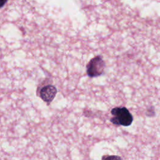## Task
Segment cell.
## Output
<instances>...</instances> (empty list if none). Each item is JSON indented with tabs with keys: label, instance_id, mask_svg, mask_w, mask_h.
<instances>
[{
	"label": "cell",
	"instance_id": "obj_1",
	"mask_svg": "<svg viewBox=\"0 0 160 160\" xmlns=\"http://www.w3.org/2000/svg\"><path fill=\"white\" fill-rule=\"evenodd\" d=\"M111 113L113 117L110 119V121L116 125L129 126L132 124L133 118L125 107H116L112 109Z\"/></svg>",
	"mask_w": 160,
	"mask_h": 160
},
{
	"label": "cell",
	"instance_id": "obj_2",
	"mask_svg": "<svg viewBox=\"0 0 160 160\" xmlns=\"http://www.w3.org/2000/svg\"><path fill=\"white\" fill-rule=\"evenodd\" d=\"M105 68V62L100 56L91 59L87 64L86 72L91 78L97 77L102 74Z\"/></svg>",
	"mask_w": 160,
	"mask_h": 160
},
{
	"label": "cell",
	"instance_id": "obj_3",
	"mask_svg": "<svg viewBox=\"0 0 160 160\" xmlns=\"http://www.w3.org/2000/svg\"><path fill=\"white\" fill-rule=\"evenodd\" d=\"M57 93L56 88L48 84L42 87L39 92L40 98L46 102H51L55 98Z\"/></svg>",
	"mask_w": 160,
	"mask_h": 160
},
{
	"label": "cell",
	"instance_id": "obj_4",
	"mask_svg": "<svg viewBox=\"0 0 160 160\" xmlns=\"http://www.w3.org/2000/svg\"><path fill=\"white\" fill-rule=\"evenodd\" d=\"M102 160H121V158L116 155H112V156H107L104 157Z\"/></svg>",
	"mask_w": 160,
	"mask_h": 160
},
{
	"label": "cell",
	"instance_id": "obj_5",
	"mask_svg": "<svg viewBox=\"0 0 160 160\" xmlns=\"http://www.w3.org/2000/svg\"><path fill=\"white\" fill-rule=\"evenodd\" d=\"M8 0H0V8H2Z\"/></svg>",
	"mask_w": 160,
	"mask_h": 160
}]
</instances>
